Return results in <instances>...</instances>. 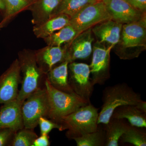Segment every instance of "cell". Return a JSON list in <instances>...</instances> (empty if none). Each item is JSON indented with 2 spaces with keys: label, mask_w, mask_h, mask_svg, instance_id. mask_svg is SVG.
I'll return each instance as SVG.
<instances>
[{
  "label": "cell",
  "mask_w": 146,
  "mask_h": 146,
  "mask_svg": "<svg viewBox=\"0 0 146 146\" xmlns=\"http://www.w3.org/2000/svg\"><path fill=\"white\" fill-rule=\"evenodd\" d=\"M49 104L48 118L59 124L62 118L90 102L83 99L75 93H66L53 87L46 79Z\"/></svg>",
  "instance_id": "cell-3"
},
{
  "label": "cell",
  "mask_w": 146,
  "mask_h": 146,
  "mask_svg": "<svg viewBox=\"0 0 146 146\" xmlns=\"http://www.w3.org/2000/svg\"><path fill=\"white\" fill-rule=\"evenodd\" d=\"M77 35L75 30L69 24L44 39L47 46H61L64 43L70 42Z\"/></svg>",
  "instance_id": "cell-23"
},
{
  "label": "cell",
  "mask_w": 146,
  "mask_h": 146,
  "mask_svg": "<svg viewBox=\"0 0 146 146\" xmlns=\"http://www.w3.org/2000/svg\"><path fill=\"white\" fill-rule=\"evenodd\" d=\"M124 119L110 118L109 122L103 125L105 130L106 146H118L120 138L129 123Z\"/></svg>",
  "instance_id": "cell-20"
},
{
  "label": "cell",
  "mask_w": 146,
  "mask_h": 146,
  "mask_svg": "<svg viewBox=\"0 0 146 146\" xmlns=\"http://www.w3.org/2000/svg\"><path fill=\"white\" fill-rule=\"evenodd\" d=\"M131 7L142 13H145L146 0H124Z\"/></svg>",
  "instance_id": "cell-29"
},
{
  "label": "cell",
  "mask_w": 146,
  "mask_h": 146,
  "mask_svg": "<svg viewBox=\"0 0 146 146\" xmlns=\"http://www.w3.org/2000/svg\"><path fill=\"white\" fill-rule=\"evenodd\" d=\"M70 62L65 60L56 67H53L46 76V80L55 89L66 93H74L68 82V65Z\"/></svg>",
  "instance_id": "cell-16"
},
{
  "label": "cell",
  "mask_w": 146,
  "mask_h": 146,
  "mask_svg": "<svg viewBox=\"0 0 146 146\" xmlns=\"http://www.w3.org/2000/svg\"><path fill=\"white\" fill-rule=\"evenodd\" d=\"M113 47L111 45L106 48L98 42L93 47V56L89 67L92 75L91 80L94 86L96 84H104L109 78L110 54Z\"/></svg>",
  "instance_id": "cell-9"
},
{
  "label": "cell",
  "mask_w": 146,
  "mask_h": 146,
  "mask_svg": "<svg viewBox=\"0 0 146 146\" xmlns=\"http://www.w3.org/2000/svg\"><path fill=\"white\" fill-rule=\"evenodd\" d=\"M5 12L7 17H11L28 7V0H4Z\"/></svg>",
  "instance_id": "cell-26"
},
{
  "label": "cell",
  "mask_w": 146,
  "mask_h": 146,
  "mask_svg": "<svg viewBox=\"0 0 146 146\" xmlns=\"http://www.w3.org/2000/svg\"><path fill=\"white\" fill-rule=\"evenodd\" d=\"M38 125L40 127L41 134H48L54 129L62 131V126L60 125L45 117L40 118L38 121Z\"/></svg>",
  "instance_id": "cell-27"
},
{
  "label": "cell",
  "mask_w": 146,
  "mask_h": 146,
  "mask_svg": "<svg viewBox=\"0 0 146 146\" xmlns=\"http://www.w3.org/2000/svg\"><path fill=\"white\" fill-rule=\"evenodd\" d=\"M146 24L145 18L123 25L119 42L123 47L117 52L120 58L131 59L138 57L143 47L146 46Z\"/></svg>",
  "instance_id": "cell-4"
},
{
  "label": "cell",
  "mask_w": 146,
  "mask_h": 146,
  "mask_svg": "<svg viewBox=\"0 0 146 146\" xmlns=\"http://www.w3.org/2000/svg\"><path fill=\"white\" fill-rule=\"evenodd\" d=\"M112 20L125 24L145 18V13L136 10L124 0H103Z\"/></svg>",
  "instance_id": "cell-11"
},
{
  "label": "cell",
  "mask_w": 146,
  "mask_h": 146,
  "mask_svg": "<svg viewBox=\"0 0 146 146\" xmlns=\"http://www.w3.org/2000/svg\"><path fill=\"white\" fill-rule=\"evenodd\" d=\"M32 1H35V0H32Z\"/></svg>",
  "instance_id": "cell-32"
},
{
  "label": "cell",
  "mask_w": 146,
  "mask_h": 146,
  "mask_svg": "<svg viewBox=\"0 0 146 146\" xmlns=\"http://www.w3.org/2000/svg\"><path fill=\"white\" fill-rule=\"evenodd\" d=\"M70 18L65 14H60L50 18L46 22L35 25L34 34L37 38H44L70 24Z\"/></svg>",
  "instance_id": "cell-19"
},
{
  "label": "cell",
  "mask_w": 146,
  "mask_h": 146,
  "mask_svg": "<svg viewBox=\"0 0 146 146\" xmlns=\"http://www.w3.org/2000/svg\"><path fill=\"white\" fill-rule=\"evenodd\" d=\"M16 131L11 129L5 128L0 129V146L7 145L9 143H11Z\"/></svg>",
  "instance_id": "cell-28"
},
{
  "label": "cell",
  "mask_w": 146,
  "mask_h": 146,
  "mask_svg": "<svg viewBox=\"0 0 146 146\" xmlns=\"http://www.w3.org/2000/svg\"><path fill=\"white\" fill-rule=\"evenodd\" d=\"M18 61L22 74L21 87L17 99L23 102L40 87L44 74L36 63L35 52L24 50L18 53Z\"/></svg>",
  "instance_id": "cell-5"
},
{
  "label": "cell",
  "mask_w": 146,
  "mask_h": 146,
  "mask_svg": "<svg viewBox=\"0 0 146 146\" xmlns=\"http://www.w3.org/2000/svg\"><path fill=\"white\" fill-rule=\"evenodd\" d=\"M62 0H35L30 7L33 23L35 25L46 22Z\"/></svg>",
  "instance_id": "cell-18"
},
{
  "label": "cell",
  "mask_w": 146,
  "mask_h": 146,
  "mask_svg": "<svg viewBox=\"0 0 146 146\" xmlns=\"http://www.w3.org/2000/svg\"><path fill=\"white\" fill-rule=\"evenodd\" d=\"M123 25L110 19L97 24L91 29L98 42H106L114 46L119 42Z\"/></svg>",
  "instance_id": "cell-15"
},
{
  "label": "cell",
  "mask_w": 146,
  "mask_h": 146,
  "mask_svg": "<svg viewBox=\"0 0 146 146\" xmlns=\"http://www.w3.org/2000/svg\"><path fill=\"white\" fill-rule=\"evenodd\" d=\"M89 65L71 62L68 65V82L73 91L80 97L90 102L94 86L90 78Z\"/></svg>",
  "instance_id": "cell-8"
},
{
  "label": "cell",
  "mask_w": 146,
  "mask_h": 146,
  "mask_svg": "<svg viewBox=\"0 0 146 146\" xmlns=\"http://www.w3.org/2000/svg\"><path fill=\"white\" fill-rule=\"evenodd\" d=\"M98 1L99 0H62L52 13L50 18L60 14H65L71 18L85 6Z\"/></svg>",
  "instance_id": "cell-21"
},
{
  "label": "cell",
  "mask_w": 146,
  "mask_h": 146,
  "mask_svg": "<svg viewBox=\"0 0 146 146\" xmlns=\"http://www.w3.org/2000/svg\"><path fill=\"white\" fill-rule=\"evenodd\" d=\"M112 19L102 1L85 6L70 18V25L78 35L101 22Z\"/></svg>",
  "instance_id": "cell-7"
},
{
  "label": "cell",
  "mask_w": 146,
  "mask_h": 146,
  "mask_svg": "<svg viewBox=\"0 0 146 146\" xmlns=\"http://www.w3.org/2000/svg\"><path fill=\"white\" fill-rule=\"evenodd\" d=\"M112 118L127 120L131 125L138 128L146 127V113L134 105H126L117 108Z\"/></svg>",
  "instance_id": "cell-17"
},
{
  "label": "cell",
  "mask_w": 146,
  "mask_h": 146,
  "mask_svg": "<svg viewBox=\"0 0 146 146\" xmlns=\"http://www.w3.org/2000/svg\"><path fill=\"white\" fill-rule=\"evenodd\" d=\"M119 141L135 146H146V134L138 127L133 126L129 123Z\"/></svg>",
  "instance_id": "cell-24"
},
{
  "label": "cell",
  "mask_w": 146,
  "mask_h": 146,
  "mask_svg": "<svg viewBox=\"0 0 146 146\" xmlns=\"http://www.w3.org/2000/svg\"><path fill=\"white\" fill-rule=\"evenodd\" d=\"M99 113L98 109L89 103L63 117L59 124L62 131L68 130L67 137L73 139L97 130Z\"/></svg>",
  "instance_id": "cell-2"
},
{
  "label": "cell",
  "mask_w": 146,
  "mask_h": 146,
  "mask_svg": "<svg viewBox=\"0 0 146 146\" xmlns=\"http://www.w3.org/2000/svg\"><path fill=\"white\" fill-rule=\"evenodd\" d=\"M21 78L19 61L16 59L0 77V104L17 99Z\"/></svg>",
  "instance_id": "cell-10"
},
{
  "label": "cell",
  "mask_w": 146,
  "mask_h": 146,
  "mask_svg": "<svg viewBox=\"0 0 146 146\" xmlns=\"http://www.w3.org/2000/svg\"><path fill=\"white\" fill-rule=\"evenodd\" d=\"M102 1H103V0H102Z\"/></svg>",
  "instance_id": "cell-33"
},
{
  "label": "cell",
  "mask_w": 146,
  "mask_h": 146,
  "mask_svg": "<svg viewBox=\"0 0 146 146\" xmlns=\"http://www.w3.org/2000/svg\"><path fill=\"white\" fill-rule=\"evenodd\" d=\"M49 137L48 134H41L37 137L33 142V146H49Z\"/></svg>",
  "instance_id": "cell-30"
},
{
  "label": "cell",
  "mask_w": 146,
  "mask_h": 146,
  "mask_svg": "<svg viewBox=\"0 0 146 146\" xmlns=\"http://www.w3.org/2000/svg\"><path fill=\"white\" fill-rule=\"evenodd\" d=\"M103 105L99 113L98 124L106 125L114 110L126 105L138 106L143 101L140 94L125 83L108 86L103 91Z\"/></svg>",
  "instance_id": "cell-1"
},
{
  "label": "cell",
  "mask_w": 146,
  "mask_h": 146,
  "mask_svg": "<svg viewBox=\"0 0 146 146\" xmlns=\"http://www.w3.org/2000/svg\"><path fill=\"white\" fill-rule=\"evenodd\" d=\"M91 29L80 33L71 41L70 47L67 48L65 58V60H68L70 63L76 59H86L90 56L94 39Z\"/></svg>",
  "instance_id": "cell-12"
},
{
  "label": "cell",
  "mask_w": 146,
  "mask_h": 146,
  "mask_svg": "<svg viewBox=\"0 0 146 146\" xmlns=\"http://www.w3.org/2000/svg\"><path fill=\"white\" fill-rule=\"evenodd\" d=\"M37 137L33 129L24 127L16 131L10 145L33 146V142Z\"/></svg>",
  "instance_id": "cell-25"
},
{
  "label": "cell",
  "mask_w": 146,
  "mask_h": 146,
  "mask_svg": "<svg viewBox=\"0 0 146 146\" xmlns=\"http://www.w3.org/2000/svg\"><path fill=\"white\" fill-rule=\"evenodd\" d=\"M49 104L45 87L40 88L25 100L22 105L24 127L34 129L41 117L48 118Z\"/></svg>",
  "instance_id": "cell-6"
},
{
  "label": "cell",
  "mask_w": 146,
  "mask_h": 146,
  "mask_svg": "<svg viewBox=\"0 0 146 146\" xmlns=\"http://www.w3.org/2000/svg\"><path fill=\"white\" fill-rule=\"evenodd\" d=\"M23 102L16 99L3 104L0 109V129L7 128L17 131L24 127L22 113Z\"/></svg>",
  "instance_id": "cell-13"
},
{
  "label": "cell",
  "mask_w": 146,
  "mask_h": 146,
  "mask_svg": "<svg viewBox=\"0 0 146 146\" xmlns=\"http://www.w3.org/2000/svg\"><path fill=\"white\" fill-rule=\"evenodd\" d=\"M78 146L105 145V130L103 124H98L96 130L73 138Z\"/></svg>",
  "instance_id": "cell-22"
},
{
  "label": "cell",
  "mask_w": 146,
  "mask_h": 146,
  "mask_svg": "<svg viewBox=\"0 0 146 146\" xmlns=\"http://www.w3.org/2000/svg\"><path fill=\"white\" fill-rule=\"evenodd\" d=\"M67 47L47 46L35 52L36 63L46 75L56 64L65 60Z\"/></svg>",
  "instance_id": "cell-14"
},
{
  "label": "cell",
  "mask_w": 146,
  "mask_h": 146,
  "mask_svg": "<svg viewBox=\"0 0 146 146\" xmlns=\"http://www.w3.org/2000/svg\"><path fill=\"white\" fill-rule=\"evenodd\" d=\"M0 10L5 11V5L4 0H0Z\"/></svg>",
  "instance_id": "cell-31"
}]
</instances>
